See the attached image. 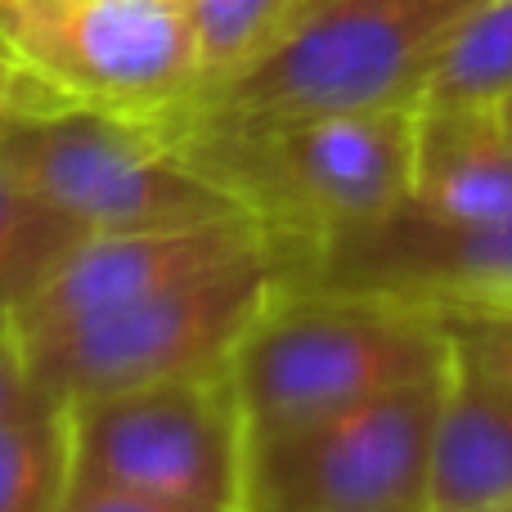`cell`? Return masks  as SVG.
I'll use <instances>...</instances> for the list:
<instances>
[{"label": "cell", "mask_w": 512, "mask_h": 512, "mask_svg": "<svg viewBox=\"0 0 512 512\" xmlns=\"http://www.w3.org/2000/svg\"><path fill=\"white\" fill-rule=\"evenodd\" d=\"M185 153L265 225L283 279L324 248L396 216L418 162V104L319 113L252 131L171 126Z\"/></svg>", "instance_id": "6da1fadb"}, {"label": "cell", "mask_w": 512, "mask_h": 512, "mask_svg": "<svg viewBox=\"0 0 512 512\" xmlns=\"http://www.w3.org/2000/svg\"><path fill=\"white\" fill-rule=\"evenodd\" d=\"M59 512H212V508H189V504H171V499L140 495V490H122V486H104V481H90V477H72Z\"/></svg>", "instance_id": "d6986e66"}, {"label": "cell", "mask_w": 512, "mask_h": 512, "mask_svg": "<svg viewBox=\"0 0 512 512\" xmlns=\"http://www.w3.org/2000/svg\"><path fill=\"white\" fill-rule=\"evenodd\" d=\"M279 283L283 256L270 248L126 306L23 328L18 342L32 387L59 405H81L149 382L225 373Z\"/></svg>", "instance_id": "277c9868"}, {"label": "cell", "mask_w": 512, "mask_h": 512, "mask_svg": "<svg viewBox=\"0 0 512 512\" xmlns=\"http://www.w3.org/2000/svg\"><path fill=\"white\" fill-rule=\"evenodd\" d=\"M0 158L81 239L243 212L158 117L59 104L18 126Z\"/></svg>", "instance_id": "5b68a950"}, {"label": "cell", "mask_w": 512, "mask_h": 512, "mask_svg": "<svg viewBox=\"0 0 512 512\" xmlns=\"http://www.w3.org/2000/svg\"><path fill=\"white\" fill-rule=\"evenodd\" d=\"M450 342L495 378L512 387V310H468V315H441Z\"/></svg>", "instance_id": "e0dca14e"}, {"label": "cell", "mask_w": 512, "mask_h": 512, "mask_svg": "<svg viewBox=\"0 0 512 512\" xmlns=\"http://www.w3.org/2000/svg\"><path fill=\"white\" fill-rule=\"evenodd\" d=\"M81 234L0 158V315H14Z\"/></svg>", "instance_id": "9a60e30c"}, {"label": "cell", "mask_w": 512, "mask_h": 512, "mask_svg": "<svg viewBox=\"0 0 512 512\" xmlns=\"http://www.w3.org/2000/svg\"><path fill=\"white\" fill-rule=\"evenodd\" d=\"M194 32L198 72H203V90H216L243 72L261 50H270L274 36L297 18L301 0H180ZM194 99V104H198Z\"/></svg>", "instance_id": "2e32d148"}, {"label": "cell", "mask_w": 512, "mask_h": 512, "mask_svg": "<svg viewBox=\"0 0 512 512\" xmlns=\"http://www.w3.org/2000/svg\"><path fill=\"white\" fill-rule=\"evenodd\" d=\"M315 5H324V0H301V9H297V14H306V9H315Z\"/></svg>", "instance_id": "7402d4cb"}, {"label": "cell", "mask_w": 512, "mask_h": 512, "mask_svg": "<svg viewBox=\"0 0 512 512\" xmlns=\"http://www.w3.org/2000/svg\"><path fill=\"white\" fill-rule=\"evenodd\" d=\"M68 486V405L36 391L0 409V512H59Z\"/></svg>", "instance_id": "5bb4252c"}, {"label": "cell", "mask_w": 512, "mask_h": 512, "mask_svg": "<svg viewBox=\"0 0 512 512\" xmlns=\"http://www.w3.org/2000/svg\"><path fill=\"white\" fill-rule=\"evenodd\" d=\"M50 108H59V99H54L23 63L0 50V144H5L18 126H27L32 117L50 113Z\"/></svg>", "instance_id": "ac0fdd59"}, {"label": "cell", "mask_w": 512, "mask_h": 512, "mask_svg": "<svg viewBox=\"0 0 512 512\" xmlns=\"http://www.w3.org/2000/svg\"><path fill=\"white\" fill-rule=\"evenodd\" d=\"M450 369V364H445ZM445 373L248 441L243 512H432Z\"/></svg>", "instance_id": "52a82bcc"}, {"label": "cell", "mask_w": 512, "mask_h": 512, "mask_svg": "<svg viewBox=\"0 0 512 512\" xmlns=\"http://www.w3.org/2000/svg\"><path fill=\"white\" fill-rule=\"evenodd\" d=\"M499 117H504V126H508V131H512V99H508V104H504V108H499Z\"/></svg>", "instance_id": "44dd1931"}, {"label": "cell", "mask_w": 512, "mask_h": 512, "mask_svg": "<svg viewBox=\"0 0 512 512\" xmlns=\"http://www.w3.org/2000/svg\"><path fill=\"white\" fill-rule=\"evenodd\" d=\"M36 396L32 373H27L23 360V342H18L14 315H0V409L18 405V400Z\"/></svg>", "instance_id": "ffe728a7"}, {"label": "cell", "mask_w": 512, "mask_h": 512, "mask_svg": "<svg viewBox=\"0 0 512 512\" xmlns=\"http://www.w3.org/2000/svg\"><path fill=\"white\" fill-rule=\"evenodd\" d=\"M0 50L77 108L180 122L203 90L180 0H0Z\"/></svg>", "instance_id": "8992f818"}, {"label": "cell", "mask_w": 512, "mask_h": 512, "mask_svg": "<svg viewBox=\"0 0 512 512\" xmlns=\"http://www.w3.org/2000/svg\"><path fill=\"white\" fill-rule=\"evenodd\" d=\"M512 99V0H477L423 81L427 113H499Z\"/></svg>", "instance_id": "4fadbf2b"}, {"label": "cell", "mask_w": 512, "mask_h": 512, "mask_svg": "<svg viewBox=\"0 0 512 512\" xmlns=\"http://www.w3.org/2000/svg\"><path fill=\"white\" fill-rule=\"evenodd\" d=\"M409 212L441 225L512 216V131L499 113L418 108V162Z\"/></svg>", "instance_id": "7c38bea8"}, {"label": "cell", "mask_w": 512, "mask_h": 512, "mask_svg": "<svg viewBox=\"0 0 512 512\" xmlns=\"http://www.w3.org/2000/svg\"><path fill=\"white\" fill-rule=\"evenodd\" d=\"M274 239L248 212H225L212 221L153 225L126 234H86L54 265V274L14 310V328H45L140 301L171 283L198 279L243 256L270 252ZM279 252V248H274Z\"/></svg>", "instance_id": "30bf717a"}, {"label": "cell", "mask_w": 512, "mask_h": 512, "mask_svg": "<svg viewBox=\"0 0 512 512\" xmlns=\"http://www.w3.org/2000/svg\"><path fill=\"white\" fill-rule=\"evenodd\" d=\"M472 5L477 0H324L171 126L252 131L319 113L418 104L445 36Z\"/></svg>", "instance_id": "3957f363"}, {"label": "cell", "mask_w": 512, "mask_h": 512, "mask_svg": "<svg viewBox=\"0 0 512 512\" xmlns=\"http://www.w3.org/2000/svg\"><path fill=\"white\" fill-rule=\"evenodd\" d=\"M450 351L441 315L423 306L355 288L279 283L225 373L248 441H256L436 378Z\"/></svg>", "instance_id": "7a4b0ae2"}, {"label": "cell", "mask_w": 512, "mask_h": 512, "mask_svg": "<svg viewBox=\"0 0 512 512\" xmlns=\"http://www.w3.org/2000/svg\"><path fill=\"white\" fill-rule=\"evenodd\" d=\"M495 512H512V504H508V508H495Z\"/></svg>", "instance_id": "603a6c76"}, {"label": "cell", "mask_w": 512, "mask_h": 512, "mask_svg": "<svg viewBox=\"0 0 512 512\" xmlns=\"http://www.w3.org/2000/svg\"><path fill=\"white\" fill-rule=\"evenodd\" d=\"M283 283L378 292L432 315L512 310V216L441 225L400 207L387 221L324 248Z\"/></svg>", "instance_id": "9c48e42d"}, {"label": "cell", "mask_w": 512, "mask_h": 512, "mask_svg": "<svg viewBox=\"0 0 512 512\" xmlns=\"http://www.w3.org/2000/svg\"><path fill=\"white\" fill-rule=\"evenodd\" d=\"M72 477L212 512H243L248 427L230 373L167 378L68 405Z\"/></svg>", "instance_id": "ba28073f"}, {"label": "cell", "mask_w": 512, "mask_h": 512, "mask_svg": "<svg viewBox=\"0 0 512 512\" xmlns=\"http://www.w3.org/2000/svg\"><path fill=\"white\" fill-rule=\"evenodd\" d=\"M432 512H495L512 504V387L450 351L432 427Z\"/></svg>", "instance_id": "8fae6325"}]
</instances>
